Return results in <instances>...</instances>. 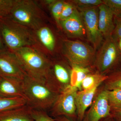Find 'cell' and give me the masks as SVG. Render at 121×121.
<instances>
[{"label":"cell","mask_w":121,"mask_h":121,"mask_svg":"<svg viewBox=\"0 0 121 121\" xmlns=\"http://www.w3.org/2000/svg\"><path fill=\"white\" fill-rule=\"evenodd\" d=\"M0 32L6 47L11 52L37 44L35 31L10 16L0 18Z\"/></svg>","instance_id":"cell-1"},{"label":"cell","mask_w":121,"mask_h":121,"mask_svg":"<svg viewBox=\"0 0 121 121\" xmlns=\"http://www.w3.org/2000/svg\"><path fill=\"white\" fill-rule=\"evenodd\" d=\"M27 75L48 83L51 71V60L35 46L22 48L13 52Z\"/></svg>","instance_id":"cell-2"},{"label":"cell","mask_w":121,"mask_h":121,"mask_svg":"<svg viewBox=\"0 0 121 121\" xmlns=\"http://www.w3.org/2000/svg\"><path fill=\"white\" fill-rule=\"evenodd\" d=\"M22 85L27 104L33 109L45 111L50 109L60 94L47 83L27 75L22 80Z\"/></svg>","instance_id":"cell-3"},{"label":"cell","mask_w":121,"mask_h":121,"mask_svg":"<svg viewBox=\"0 0 121 121\" xmlns=\"http://www.w3.org/2000/svg\"><path fill=\"white\" fill-rule=\"evenodd\" d=\"M10 16L34 31L45 25L46 16L37 2L32 0H15Z\"/></svg>","instance_id":"cell-4"},{"label":"cell","mask_w":121,"mask_h":121,"mask_svg":"<svg viewBox=\"0 0 121 121\" xmlns=\"http://www.w3.org/2000/svg\"><path fill=\"white\" fill-rule=\"evenodd\" d=\"M95 50L87 44L78 40H65L63 45L64 56L72 66L87 67L95 60Z\"/></svg>","instance_id":"cell-5"},{"label":"cell","mask_w":121,"mask_h":121,"mask_svg":"<svg viewBox=\"0 0 121 121\" xmlns=\"http://www.w3.org/2000/svg\"><path fill=\"white\" fill-rule=\"evenodd\" d=\"M121 60V52L117 41L111 36L105 39L95 55L96 67L101 73H104L113 67Z\"/></svg>","instance_id":"cell-6"},{"label":"cell","mask_w":121,"mask_h":121,"mask_svg":"<svg viewBox=\"0 0 121 121\" xmlns=\"http://www.w3.org/2000/svg\"><path fill=\"white\" fill-rule=\"evenodd\" d=\"M88 40L93 44L95 51L99 48L103 36L98 24L99 9L97 7L79 9Z\"/></svg>","instance_id":"cell-7"},{"label":"cell","mask_w":121,"mask_h":121,"mask_svg":"<svg viewBox=\"0 0 121 121\" xmlns=\"http://www.w3.org/2000/svg\"><path fill=\"white\" fill-rule=\"evenodd\" d=\"M78 89L69 85L61 91L50 108L52 115L57 117L73 115L76 109L75 100Z\"/></svg>","instance_id":"cell-8"},{"label":"cell","mask_w":121,"mask_h":121,"mask_svg":"<svg viewBox=\"0 0 121 121\" xmlns=\"http://www.w3.org/2000/svg\"><path fill=\"white\" fill-rule=\"evenodd\" d=\"M0 75L23 80L27 74L15 54L7 51L0 53Z\"/></svg>","instance_id":"cell-9"},{"label":"cell","mask_w":121,"mask_h":121,"mask_svg":"<svg viewBox=\"0 0 121 121\" xmlns=\"http://www.w3.org/2000/svg\"><path fill=\"white\" fill-rule=\"evenodd\" d=\"M111 106L107 90L103 91L98 95L92 105L87 116V121H99L110 116Z\"/></svg>","instance_id":"cell-10"},{"label":"cell","mask_w":121,"mask_h":121,"mask_svg":"<svg viewBox=\"0 0 121 121\" xmlns=\"http://www.w3.org/2000/svg\"><path fill=\"white\" fill-rule=\"evenodd\" d=\"M0 96L7 98H25L22 80L16 78L1 76L0 79Z\"/></svg>","instance_id":"cell-11"},{"label":"cell","mask_w":121,"mask_h":121,"mask_svg":"<svg viewBox=\"0 0 121 121\" xmlns=\"http://www.w3.org/2000/svg\"><path fill=\"white\" fill-rule=\"evenodd\" d=\"M98 24L99 30L105 39L112 36L115 28L114 15L104 4L98 7Z\"/></svg>","instance_id":"cell-12"},{"label":"cell","mask_w":121,"mask_h":121,"mask_svg":"<svg viewBox=\"0 0 121 121\" xmlns=\"http://www.w3.org/2000/svg\"><path fill=\"white\" fill-rule=\"evenodd\" d=\"M60 26L67 35L72 38L82 37L85 31L82 19L78 11L70 17L60 22Z\"/></svg>","instance_id":"cell-13"},{"label":"cell","mask_w":121,"mask_h":121,"mask_svg":"<svg viewBox=\"0 0 121 121\" xmlns=\"http://www.w3.org/2000/svg\"><path fill=\"white\" fill-rule=\"evenodd\" d=\"M100 84L91 89L78 92L75 98V105L78 119L82 121L84 117L86 110L92 103L96 90Z\"/></svg>","instance_id":"cell-14"},{"label":"cell","mask_w":121,"mask_h":121,"mask_svg":"<svg viewBox=\"0 0 121 121\" xmlns=\"http://www.w3.org/2000/svg\"><path fill=\"white\" fill-rule=\"evenodd\" d=\"M27 104L0 113V121H34Z\"/></svg>","instance_id":"cell-15"},{"label":"cell","mask_w":121,"mask_h":121,"mask_svg":"<svg viewBox=\"0 0 121 121\" xmlns=\"http://www.w3.org/2000/svg\"><path fill=\"white\" fill-rule=\"evenodd\" d=\"M37 40L48 51L52 52L55 47V39L52 31L44 26L35 31Z\"/></svg>","instance_id":"cell-16"},{"label":"cell","mask_w":121,"mask_h":121,"mask_svg":"<svg viewBox=\"0 0 121 121\" xmlns=\"http://www.w3.org/2000/svg\"><path fill=\"white\" fill-rule=\"evenodd\" d=\"M72 68L70 72V85L81 90L83 81L89 74L90 70L87 67L74 66Z\"/></svg>","instance_id":"cell-17"},{"label":"cell","mask_w":121,"mask_h":121,"mask_svg":"<svg viewBox=\"0 0 121 121\" xmlns=\"http://www.w3.org/2000/svg\"><path fill=\"white\" fill-rule=\"evenodd\" d=\"M26 104L27 101L24 98H7L0 96V113Z\"/></svg>","instance_id":"cell-18"},{"label":"cell","mask_w":121,"mask_h":121,"mask_svg":"<svg viewBox=\"0 0 121 121\" xmlns=\"http://www.w3.org/2000/svg\"><path fill=\"white\" fill-rule=\"evenodd\" d=\"M106 76L99 74H89L83 81L82 87L83 90H89L98 84H101L103 82L108 78Z\"/></svg>","instance_id":"cell-19"},{"label":"cell","mask_w":121,"mask_h":121,"mask_svg":"<svg viewBox=\"0 0 121 121\" xmlns=\"http://www.w3.org/2000/svg\"><path fill=\"white\" fill-rule=\"evenodd\" d=\"M46 4L49 5L52 14L58 25L60 26V17L65 1L56 0H47Z\"/></svg>","instance_id":"cell-20"},{"label":"cell","mask_w":121,"mask_h":121,"mask_svg":"<svg viewBox=\"0 0 121 121\" xmlns=\"http://www.w3.org/2000/svg\"><path fill=\"white\" fill-rule=\"evenodd\" d=\"M107 91L108 99L111 107L112 106L117 110L121 109V90H107Z\"/></svg>","instance_id":"cell-21"},{"label":"cell","mask_w":121,"mask_h":121,"mask_svg":"<svg viewBox=\"0 0 121 121\" xmlns=\"http://www.w3.org/2000/svg\"><path fill=\"white\" fill-rule=\"evenodd\" d=\"M70 1L78 9L98 7L103 4L101 0H73Z\"/></svg>","instance_id":"cell-22"},{"label":"cell","mask_w":121,"mask_h":121,"mask_svg":"<svg viewBox=\"0 0 121 121\" xmlns=\"http://www.w3.org/2000/svg\"><path fill=\"white\" fill-rule=\"evenodd\" d=\"M15 0H0V18L10 16Z\"/></svg>","instance_id":"cell-23"},{"label":"cell","mask_w":121,"mask_h":121,"mask_svg":"<svg viewBox=\"0 0 121 121\" xmlns=\"http://www.w3.org/2000/svg\"><path fill=\"white\" fill-rule=\"evenodd\" d=\"M103 2L112 11L114 16H121V0H103Z\"/></svg>","instance_id":"cell-24"},{"label":"cell","mask_w":121,"mask_h":121,"mask_svg":"<svg viewBox=\"0 0 121 121\" xmlns=\"http://www.w3.org/2000/svg\"><path fill=\"white\" fill-rule=\"evenodd\" d=\"M30 112L34 121H56L52 118L45 111L31 108Z\"/></svg>","instance_id":"cell-25"},{"label":"cell","mask_w":121,"mask_h":121,"mask_svg":"<svg viewBox=\"0 0 121 121\" xmlns=\"http://www.w3.org/2000/svg\"><path fill=\"white\" fill-rule=\"evenodd\" d=\"M78 11V9L70 1H65L60 15V22L70 17Z\"/></svg>","instance_id":"cell-26"},{"label":"cell","mask_w":121,"mask_h":121,"mask_svg":"<svg viewBox=\"0 0 121 121\" xmlns=\"http://www.w3.org/2000/svg\"><path fill=\"white\" fill-rule=\"evenodd\" d=\"M109 91L121 90V71L114 73L111 76L107 85Z\"/></svg>","instance_id":"cell-27"},{"label":"cell","mask_w":121,"mask_h":121,"mask_svg":"<svg viewBox=\"0 0 121 121\" xmlns=\"http://www.w3.org/2000/svg\"><path fill=\"white\" fill-rule=\"evenodd\" d=\"M114 17L115 28L112 36L117 39L121 38V16Z\"/></svg>","instance_id":"cell-28"},{"label":"cell","mask_w":121,"mask_h":121,"mask_svg":"<svg viewBox=\"0 0 121 121\" xmlns=\"http://www.w3.org/2000/svg\"><path fill=\"white\" fill-rule=\"evenodd\" d=\"M6 45L5 44L2 36L0 32V53L7 51Z\"/></svg>","instance_id":"cell-29"},{"label":"cell","mask_w":121,"mask_h":121,"mask_svg":"<svg viewBox=\"0 0 121 121\" xmlns=\"http://www.w3.org/2000/svg\"><path fill=\"white\" fill-rule=\"evenodd\" d=\"M55 120L56 121H72L67 118L66 117L64 116L56 117Z\"/></svg>","instance_id":"cell-30"},{"label":"cell","mask_w":121,"mask_h":121,"mask_svg":"<svg viewBox=\"0 0 121 121\" xmlns=\"http://www.w3.org/2000/svg\"><path fill=\"white\" fill-rule=\"evenodd\" d=\"M117 41V44L119 50L121 52V38L116 39Z\"/></svg>","instance_id":"cell-31"},{"label":"cell","mask_w":121,"mask_h":121,"mask_svg":"<svg viewBox=\"0 0 121 121\" xmlns=\"http://www.w3.org/2000/svg\"><path fill=\"white\" fill-rule=\"evenodd\" d=\"M117 115L121 119V109L117 110Z\"/></svg>","instance_id":"cell-32"},{"label":"cell","mask_w":121,"mask_h":121,"mask_svg":"<svg viewBox=\"0 0 121 121\" xmlns=\"http://www.w3.org/2000/svg\"><path fill=\"white\" fill-rule=\"evenodd\" d=\"M1 77V76L0 75V79Z\"/></svg>","instance_id":"cell-33"}]
</instances>
